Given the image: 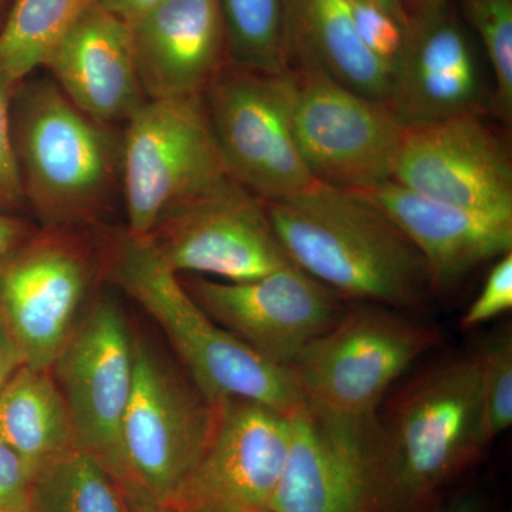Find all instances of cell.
I'll return each mask as SVG.
<instances>
[{"label":"cell","instance_id":"cell-14","mask_svg":"<svg viewBox=\"0 0 512 512\" xmlns=\"http://www.w3.org/2000/svg\"><path fill=\"white\" fill-rule=\"evenodd\" d=\"M178 278L221 328L285 369L346 311L338 293L295 264L247 282H218L191 274Z\"/></svg>","mask_w":512,"mask_h":512},{"label":"cell","instance_id":"cell-16","mask_svg":"<svg viewBox=\"0 0 512 512\" xmlns=\"http://www.w3.org/2000/svg\"><path fill=\"white\" fill-rule=\"evenodd\" d=\"M485 90L473 37L456 3L410 19V35L392 76L389 106L403 126L485 114Z\"/></svg>","mask_w":512,"mask_h":512},{"label":"cell","instance_id":"cell-26","mask_svg":"<svg viewBox=\"0 0 512 512\" xmlns=\"http://www.w3.org/2000/svg\"><path fill=\"white\" fill-rule=\"evenodd\" d=\"M493 70L491 106L504 123L512 117V0H458Z\"/></svg>","mask_w":512,"mask_h":512},{"label":"cell","instance_id":"cell-22","mask_svg":"<svg viewBox=\"0 0 512 512\" xmlns=\"http://www.w3.org/2000/svg\"><path fill=\"white\" fill-rule=\"evenodd\" d=\"M0 439L33 473L77 447L72 417L50 370L22 365L0 390Z\"/></svg>","mask_w":512,"mask_h":512},{"label":"cell","instance_id":"cell-18","mask_svg":"<svg viewBox=\"0 0 512 512\" xmlns=\"http://www.w3.org/2000/svg\"><path fill=\"white\" fill-rule=\"evenodd\" d=\"M403 232L426 262L431 289H450L512 249V218L430 200L394 180L356 191Z\"/></svg>","mask_w":512,"mask_h":512},{"label":"cell","instance_id":"cell-20","mask_svg":"<svg viewBox=\"0 0 512 512\" xmlns=\"http://www.w3.org/2000/svg\"><path fill=\"white\" fill-rule=\"evenodd\" d=\"M373 420L338 423L308 407L293 414L291 446L271 512H365L366 436Z\"/></svg>","mask_w":512,"mask_h":512},{"label":"cell","instance_id":"cell-34","mask_svg":"<svg viewBox=\"0 0 512 512\" xmlns=\"http://www.w3.org/2000/svg\"><path fill=\"white\" fill-rule=\"evenodd\" d=\"M158 2L160 0H97L101 8L109 10L127 25L140 18L146 10Z\"/></svg>","mask_w":512,"mask_h":512},{"label":"cell","instance_id":"cell-13","mask_svg":"<svg viewBox=\"0 0 512 512\" xmlns=\"http://www.w3.org/2000/svg\"><path fill=\"white\" fill-rule=\"evenodd\" d=\"M291 417L242 399L214 403L207 444L170 507L271 512L291 446Z\"/></svg>","mask_w":512,"mask_h":512},{"label":"cell","instance_id":"cell-30","mask_svg":"<svg viewBox=\"0 0 512 512\" xmlns=\"http://www.w3.org/2000/svg\"><path fill=\"white\" fill-rule=\"evenodd\" d=\"M512 309V252L498 258L476 301L468 306L461 326L473 329Z\"/></svg>","mask_w":512,"mask_h":512},{"label":"cell","instance_id":"cell-8","mask_svg":"<svg viewBox=\"0 0 512 512\" xmlns=\"http://www.w3.org/2000/svg\"><path fill=\"white\" fill-rule=\"evenodd\" d=\"M133 350V392L121 439V488L130 500L168 505L207 444L214 403L138 336Z\"/></svg>","mask_w":512,"mask_h":512},{"label":"cell","instance_id":"cell-40","mask_svg":"<svg viewBox=\"0 0 512 512\" xmlns=\"http://www.w3.org/2000/svg\"><path fill=\"white\" fill-rule=\"evenodd\" d=\"M16 512H30V508L26 507V508H23V510L16 511Z\"/></svg>","mask_w":512,"mask_h":512},{"label":"cell","instance_id":"cell-31","mask_svg":"<svg viewBox=\"0 0 512 512\" xmlns=\"http://www.w3.org/2000/svg\"><path fill=\"white\" fill-rule=\"evenodd\" d=\"M32 467L0 439V507L16 512L29 507Z\"/></svg>","mask_w":512,"mask_h":512},{"label":"cell","instance_id":"cell-5","mask_svg":"<svg viewBox=\"0 0 512 512\" xmlns=\"http://www.w3.org/2000/svg\"><path fill=\"white\" fill-rule=\"evenodd\" d=\"M439 343L436 329L367 303L343 312L286 369L316 416L365 424L375 419L392 384Z\"/></svg>","mask_w":512,"mask_h":512},{"label":"cell","instance_id":"cell-2","mask_svg":"<svg viewBox=\"0 0 512 512\" xmlns=\"http://www.w3.org/2000/svg\"><path fill=\"white\" fill-rule=\"evenodd\" d=\"M264 204L288 258L339 296L400 312L426 303L431 291L426 262L359 192L315 183Z\"/></svg>","mask_w":512,"mask_h":512},{"label":"cell","instance_id":"cell-33","mask_svg":"<svg viewBox=\"0 0 512 512\" xmlns=\"http://www.w3.org/2000/svg\"><path fill=\"white\" fill-rule=\"evenodd\" d=\"M22 365L23 362L20 359L18 349L13 345L8 330L0 320V390Z\"/></svg>","mask_w":512,"mask_h":512},{"label":"cell","instance_id":"cell-15","mask_svg":"<svg viewBox=\"0 0 512 512\" xmlns=\"http://www.w3.org/2000/svg\"><path fill=\"white\" fill-rule=\"evenodd\" d=\"M392 180L430 200L512 218L511 156L483 114L403 126Z\"/></svg>","mask_w":512,"mask_h":512},{"label":"cell","instance_id":"cell-4","mask_svg":"<svg viewBox=\"0 0 512 512\" xmlns=\"http://www.w3.org/2000/svg\"><path fill=\"white\" fill-rule=\"evenodd\" d=\"M10 128L26 205L45 228L86 229L120 180L121 137L74 106L52 77L15 87Z\"/></svg>","mask_w":512,"mask_h":512},{"label":"cell","instance_id":"cell-29","mask_svg":"<svg viewBox=\"0 0 512 512\" xmlns=\"http://www.w3.org/2000/svg\"><path fill=\"white\" fill-rule=\"evenodd\" d=\"M15 87L0 74V214L8 215L26 205L10 128V101Z\"/></svg>","mask_w":512,"mask_h":512},{"label":"cell","instance_id":"cell-35","mask_svg":"<svg viewBox=\"0 0 512 512\" xmlns=\"http://www.w3.org/2000/svg\"><path fill=\"white\" fill-rule=\"evenodd\" d=\"M437 512H487L484 501L478 495L470 493L458 495L454 500L441 505Z\"/></svg>","mask_w":512,"mask_h":512},{"label":"cell","instance_id":"cell-7","mask_svg":"<svg viewBox=\"0 0 512 512\" xmlns=\"http://www.w3.org/2000/svg\"><path fill=\"white\" fill-rule=\"evenodd\" d=\"M228 178L204 94L147 100L126 121L120 181L131 237L146 238L168 205Z\"/></svg>","mask_w":512,"mask_h":512},{"label":"cell","instance_id":"cell-10","mask_svg":"<svg viewBox=\"0 0 512 512\" xmlns=\"http://www.w3.org/2000/svg\"><path fill=\"white\" fill-rule=\"evenodd\" d=\"M100 268L84 229L45 227L0 265V320L23 365L50 370Z\"/></svg>","mask_w":512,"mask_h":512},{"label":"cell","instance_id":"cell-28","mask_svg":"<svg viewBox=\"0 0 512 512\" xmlns=\"http://www.w3.org/2000/svg\"><path fill=\"white\" fill-rule=\"evenodd\" d=\"M366 49L392 72L409 42L410 23L373 0H346Z\"/></svg>","mask_w":512,"mask_h":512},{"label":"cell","instance_id":"cell-41","mask_svg":"<svg viewBox=\"0 0 512 512\" xmlns=\"http://www.w3.org/2000/svg\"><path fill=\"white\" fill-rule=\"evenodd\" d=\"M0 512H8V511L3 510V508H2V507H0Z\"/></svg>","mask_w":512,"mask_h":512},{"label":"cell","instance_id":"cell-6","mask_svg":"<svg viewBox=\"0 0 512 512\" xmlns=\"http://www.w3.org/2000/svg\"><path fill=\"white\" fill-rule=\"evenodd\" d=\"M292 74L296 146L315 181L359 191L392 180L403 124L384 101L353 92L309 57Z\"/></svg>","mask_w":512,"mask_h":512},{"label":"cell","instance_id":"cell-21","mask_svg":"<svg viewBox=\"0 0 512 512\" xmlns=\"http://www.w3.org/2000/svg\"><path fill=\"white\" fill-rule=\"evenodd\" d=\"M309 57L353 92L389 103L392 72L357 33L346 0H289L286 60Z\"/></svg>","mask_w":512,"mask_h":512},{"label":"cell","instance_id":"cell-12","mask_svg":"<svg viewBox=\"0 0 512 512\" xmlns=\"http://www.w3.org/2000/svg\"><path fill=\"white\" fill-rule=\"evenodd\" d=\"M133 338L114 299H94L50 367L72 417L77 447L121 485L123 424L134 380Z\"/></svg>","mask_w":512,"mask_h":512},{"label":"cell","instance_id":"cell-3","mask_svg":"<svg viewBox=\"0 0 512 512\" xmlns=\"http://www.w3.org/2000/svg\"><path fill=\"white\" fill-rule=\"evenodd\" d=\"M100 259L110 281L160 326L188 379L211 403L249 400L289 417L305 409L289 370L259 356L202 311L147 238L116 232Z\"/></svg>","mask_w":512,"mask_h":512},{"label":"cell","instance_id":"cell-11","mask_svg":"<svg viewBox=\"0 0 512 512\" xmlns=\"http://www.w3.org/2000/svg\"><path fill=\"white\" fill-rule=\"evenodd\" d=\"M175 274L247 282L292 265L264 200L232 178L168 205L146 237Z\"/></svg>","mask_w":512,"mask_h":512},{"label":"cell","instance_id":"cell-9","mask_svg":"<svg viewBox=\"0 0 512 512\" xmlns=\"http://www.w3.org/2000/svg\"><path fill=\"white\" fill-rule=\"evenodd\" d=\"M215 143L229 177L264 201L318 183L296 146L293 80L228 62L204 92Z\"/></svg>","mask_w":512,"mask_h":512},{"label":"cell","instance_id":"cell-38","mask_svg":"<svg viewBox=\"0 0 512 512\" xmlns=\"http://www.w3.org/2000/svg\"><path fill=\"white\" fill-rule=\"evenodd\" d=\"M373 2L379 3V5L384 6V8L389 9L390 12L394 13L397 18L410 23L409 15H407L406 9H404L403 0H373Z\"/></svg>","mask_w":512,"mask_h":512},{"label":"cell","instance_id":"cell-36","mask_svg":"<svg viewBox=\"0 0 512 512\" xmlns=\"http://www.w3.org/2000/svg\"><path fill=\"white\" fill-rule=\"evenodd\" d=\"M450 2L451 0H403V5L409 18L413 19L416 16L424 15V13L443 8Z\"/></svg>","mask_w":512,"mask_h":512},{"label":"cell","instance_id":"cell-25","mask_svg":"<svg viewBox=\"0 0 512 512\" xmlns=\"http://www.w3.org/2000/svg\"><path fill=\"white\" fill-rule=\"evenodd\" d=\"M229 62L262 73L286 72L289 0H220Z\"/></svg>","mask_w":512,"mask_h":512},{"label":"cell","instance_id":"cell-1","mask_svg":"<svg viewBox=\"0 0 512 512\" xmlns=\"http://www.w3.org/2000/svg\"><path fill=\"white\" fill-rule=\"evenodd\" d=\"M480 359L456 357L414 377L370 424L365 512H437L484 453Z\"/></svg>","mask_w":512,"mask_h":512},{"label":"cell","instance_id":"cell-37","mask_svg":"<svg viewBox=\"0 0 512 512\" xmlns=\"http://www.w3.org/2000/svg\"><path fill=\"white\" fill-rule=\"evenodd\" d=\"M131 512H178L170 505L154 504L144 500H130L127 498Z\"/></svg>","mask_w":512,"mask_h":512},{"label":"cell","instance_id":"cell-24","mask_svg":"<svg viewBox=\"0 0 512 512\" xmlns=\"http://www.w3.org/2000/svg\"><path fill=\"white\" fill-rule=\"evenodd\" d=\"M29 508L30 512H131L119 481L79 447L37 468Z\"/></svg>","mask_w":512,"mask_h":512},{"label":"cell","instance_id":"cell-39","mask_svg":"<svg viewBox=\"0 0 512 512\" xmlns=\"http://www.w3.org/2000/svg\"><path fill=\"white\" fill-rule=\"evenodd\" d=\"M12 0H0V29H2L3 22H5L6 15H8Z\"/></svg>","mask_w":512,"mask_h":512},{"label":"cell","instance_id":"cell-19","mask_svg":"<svg viewBox=\"0 0 512 512\" xmlns=\"http://www.w3.org/2000/svg\"><path fill=\"white\" fill-rule=\"evenodd\" d=\"M43 67L74 106L107 126L126 123L148 100L130 26L99 3L77 20Z\"/></svg>","mask_w":512,"mask_h":512},{"label":"cell","instance_id":"cell-32","mask_svg":"<svg viewBox=\"0 0 512 512\" xmlns=\"http://www.w3.org/2000/svg\"><path fill=\"white\" fill-rule=\"evenodd\" d=\"M36 231L28 222L0 214V265Z\"/></svg>","mask_w":512,"mask_h":512},{"label":"cell","instance_id":"cell-23","mask_svg":"<svg viewBox=\"0 0 512 512\" xmlns=\"http://www.w3.org/2000/svg\"><path fill=\"white\" fill-rule=\"evenodd\" d=\"M97 0H12L0 29V74L13 86L28 79Z\"/></svg>","mask_w":512,"mask_h":512},{"label":"cell","instance_id":"cell-27","mask_svg":"<svg viewBox=\"0 0 512 512\" xmlns=\"http://www.w3.org/2000/svg\"><path fill=\"white\" fill-rule=\"evenodd\" d=\"M481 430L491 443L512 424V338L501 333L478 353Z\"/></svg>","mask_w":512,"mask_h":512},{"label":"cell","instance_id":"cell-17","mask_svg":"<svg viewBox=\"0 0 512 512\" xmlns=\"http://www.w3.org/2000/svg\"><path fill=\"white\" fill-rule=\"evenodd\" d=\"M128 26L148 100L202 96L229 62L220 0H160Z\"/></svg>","mask_w":512,"mask_h":512}]
</instances>
